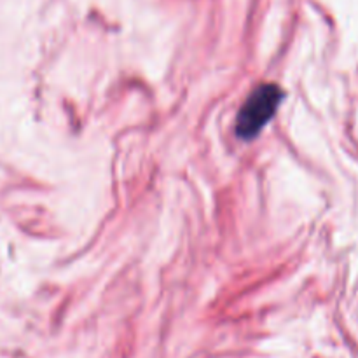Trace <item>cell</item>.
I'll list each match as a JSON object with an SVG mask.
<instances>
[{
	"instance_id": "cell-1",
	"label": "cell",
	"mask_w": 358,
	"mask_h": 358,
	"mask_svg": "<svg viewBox=\"0 0 358 358\" xmlns=\"http://www.w3.org/2000/svg\"><path fill=\"white\" fill-rule=\"evenodd\" d=\"M283 93L276 84H261L240 108L236 119V133L240 138H254L273 119L282 103Z\"/></svg>"
}]
</instances>
